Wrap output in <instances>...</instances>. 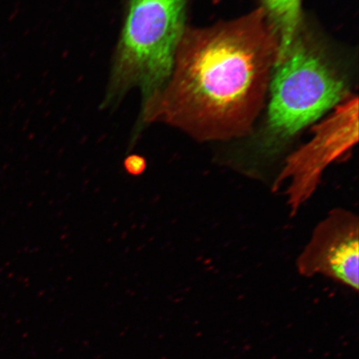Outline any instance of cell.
<instances>
[{
  "label": "cell",
  "instance_id": "1",
  "mask_svg": "<svg viewBox=\"0 0 359 359\" xmlns=\"http://www.w3.org/2000/svg\"><path fill=\"white\" fill-rule=\"evenodd\" d=\"M278 56L279 41L262 7L206 28L187 27L167 84L141 107L132 144L155 123L199 142L248 136Z\"/></svg>",
  "mask_w": 359,
  "mask_h": 359
},
{
  "label": "cell",
  "instance_id": "2",
  "mask_svg": "<svg viewBox=\"0 0 359 359\" xmlns=\"http://www.w3.org/2000/svg\"><path fill=\"white\" fill-rule=\"evenodd\" d=\"M273 69L266 126L246 154L229 159L251 177L262 176L297 135L349 96L346 80L304 26Z\"/></svg>",
  "mask_w": 359,
  "mask_h": 359
},
{
  "label": "cell",
  "instance_id": "3",
  "mask_svg": "<svg viewBox=\"0 0 359 359\" xmlns=\"http://www.w3.org/2000/svg\"><path fill=\"white\" fill-rule=\"evenodd\" d=\"M187 0H125L103 109H115L133 89L142 107L163 90L187 27Z\"/></svg>",
  "mask_w": 359,
  "mask_h": 359
},
{
  "label": "cell",
  "instance_id": "4",
  "mask_svg": "<svg viewBox=\"0 0 359 359\" xmlns=\"http://www.w3.org/2000/svg\"><path fill=\"white\" fill-rule=\"evenodd\" d=\"M358 140V98L348 96L313 129L307 143L286 156L273 183L284 189L292 217L311 198L330 165L342 160Z\"/></svg>",
  "mask_w": 359,
  "mask_h": 359
},
{
  "label": "cell",
  "instance_id": "5",
  "mask_svg": "<svg viewBox=\"0 0 359 359\" xmlns=\"http://www.w3.org/2000/svg\"><path fill=\"white\" fill-rule=\"evenodd\" d=\"M298 273L322 276L358 291L359 286V219L355 213L335 208L314 227L296 259Z\"/></svg>",
  "mask_w": 359,
  "mask_h": 359
},
{
  "label": "cell",
  "instance_id": "6",
  "mask_svg": "<svg viewBox=\"0 0 359 359\" xmlns=\"http://www.w3.org/2000/svg\"><path fill=\"white\" fill-rule=\"evenodd\" d=\"M302 0H262V7L279 41L277 62L285 56L302 28Z\"/></svg>",
  "mask_w": 359,
  "mask_h": 359
},
{
  "label": "cell",
  "instance_id": "7",
  "mask_svg": "<svg viewBox=\"0 0 359 359\" xmlns=\"http://www.w3.org/2000/svg\"><path fill=\"white\" fill-rule=\"evenodd\" d=\"M124 169L127 173L132 176H140L147 169V161L142 156L133 154L124 161Z\"/></svg>",
  "mask_w": 359,
  "mask_h": 359
}]
</instances>
